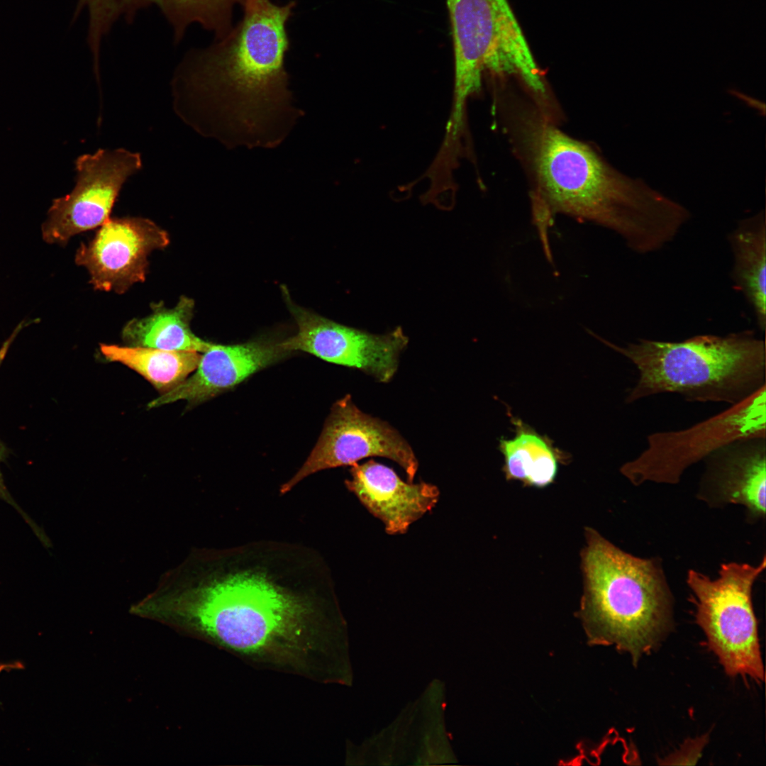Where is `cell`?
I'll return each mask as SVG.
<instances>
[{
	"mask_svg": "<svg viewBox=\"0 0 766 766\" xmlns=\"http://www.w3.org/2000/svg\"><path fill=\"white\" fill-rule=\"evenodd\" d=\"M585 535L579 616L588 641L614 645L636 663L654 647L669 621L664 574L657 561L623 551L592 528Z\"/></svg>",
	"mask_w": 766,
	"mask_h": 766,
	"instance_id": "5",
	"label": "cell"
},
{
	"mask_svg": "<svg viewBox=\"0 0 766 766\" xmlns=\"http://www.w3.org/2000/svg\"><path fill=\"white\" fill-rule=\"evenodd\" d=\"M704 745V738L693 740L692 742L685 744L682 750H679L675 756H672V757L669 758L667 760L696 761L700 755Z\"/></svg>",
	"mask_w": 766,
	"mask_h": 766,
	"instance_id": "22",
	"label": "cell"
},
{
	"mask_svg": "<svg viewBox=\"0 0 766 766\" xmlns=\"http://www.w3.org/2000/svg\"><path fill=\"white\" fill-rule=\"evenodd\" d=\"M4 357L0 355V366L1 361L4 360ZM10 453V450L6 445L0 440V464L4 462L8 457ZM0 499L9 504L23 518L25 522L30 526L35 535L40 540L41 543L45 547L50 545V540L47 536L44 531L40 528L36 523L22 509V508L18 504V503L13 498L10 492H9L3 478L2 473L0 470Z\"/></svg>",
	"mask_w": 766,
	"mask_h": 766,
	"instance_id": "21",
	"label": "cell"
},
{
	"mask_svg": "<svg viewBox=\"0 0 766 766\" xmlns=\"http://www.w3.org/2000/svg\"><path fill=\"white\" fill-rule=\"evenodd\" d=\"M141 167L140 155L124 148L79 156L75 186L52 201L41 227L43 240L64 245L72 236L101 226L110 218L123 184Z\"/></svg>",
	"mask_w": 766,
	"mask_h": 766,
	"instance_id": "9",
	"label": "cell"
},
{
	"mask_svg": "<svg viewBox=\"0 0 766 766\" xmlns=\"http://www.w3.org/2000/svg\"><path fill=\"white\" fill-rule=\"evenodd\" d=\"M765 387L723 411L680 431L649 435L648 446L620 469L635 486L675 484L691 465L737 440L765 438Z\"/></svg>",
	"mask_w": 766,
	"mask_h": 766,
	"instance_id": "8",
	"label": "cell"
},
{
	"mask_svg": "<svg viewBox=\"0 0 766 766\" xmlns=\"http://www.w3.org/2000/svg\"><path fill=\"white\" fill-rule=\"evenodd\" d=\"M287 305L297 325L296 333L281 341L292 353L304 351L327 362L356 368L381 382L395 374L409 338L400 327L374 334L345 326L294 304L283 288Z\"/></svg>",
	"mask_w": 766,
	"mask_h": 766,
	"instance_id": "11",
	"label": "cell"
},
{
	"mask_svg": "<svg viewBox=\"0 0 766 766\" xmlns=\"http://www.w3.org/2000/svg\"><path fill=\"white\" fill-rule=\"evenodd\" d=\"M511 422L515 435L510 439L501 437L499 441L506 479L537 488L550 485L557 476L559 464L566 462L568 455L521 419L511 415Z\"/></svg>",
	"mask_w": 766,
	"mask_h": 766,
	"instance_id": "17",
	"label": "cell"
},
{
	"mask_svg": "<svg viewBox=\"0 0 766 766\" xmlns=\"http://www.w3.org/2000/svg\"><path fill=\"white\" fill-rule=\"evenodd\" d=\"M699 496L712 505L744 506L749 516H765V438L740 440L710 455Z\"/></svg>",
	"mask_w": 766,
	"mask_h": 766,
	"instance_id": "15",
	"label": "cell"
},
{
	"mask_svg": "<svg viewBox=\"0 0 766 766\" xmlns=\"http://www.w3.org/2000/svg\"><path fill=\"white\" fill-rule=\"evenodd\" d=\"M734 263L732 279L755 313L759 328L766 323V227L764 213L740 221L729 237Z\"/></svg>",
	"mask_w": 766,
	"mask_h": 766,
	"instance_id": "19",
	"label": "cell"
},
{
	"mask_svg": "<svg viewBox=\"0 0 766 766\" xmlns=\"http://www.w3.org/2000/svg\"><path fill=\"white\" fill-rule=\"evenodd\" d=\"M201 355L194 374L148 404L149 409L179 400L204 402L238 384L257 371L288 356L281 342L256 340L224 345L213 343Z\"/></svg>",
	"mask_w": 766,
	"mask_h": 766,
	"instance_id": "14",
	"label": "cell"
},
{
	"mask_svg": "<svg viewBox=\"0 0 766 766\" xmlns=\"http://www.w3.org/2000/svg\"><path fill=\"white\" fill-rule=\"evenodd\" d=\"M100 350L111 362L121 363L148 380L161 394L173 389L193 372L201 358L196 351L101 344Z\"/></svg>",
	"mask_w": 766,
	"mask_h": 766,
	"instance_id": "20",
	"label": "cell"
},
{
	"mask_svg": "<svg viewBox=\"0 0 766 766\" xmlns=\"http://www.w3.org/2000/svg\"><path fill=\"white\" fill-rule=\"evenodd\" d=\"M589 333L628 358L638 379L626 402L677 393L699 402L738 403L765 385V345L752 331L681 342L641 339L626 347Z\"/></svg>",
	"mask_w": 766,
	"mask_h": 766,
	"instance_id": "4",
	"label": "cell"
},
{
	"mask_svg": "<svg viewBox=\"0 0 766 766\" xmlns=\"http://www.w3.org/2000/svg\"><path fill=\"white\" fill-rule=\"evenodd\" d=\"M197 631L234 651L267 655L299 647L311 610L260 572H243L149 596L133 608Z\"/></svg>",
	"mask_w": 766,
	"mask_h": 766,
	"instance_id": "3",
	"label": "cell"
},
{
	"mask_svg": "<svg viewBox=\"0 0 766 766\" xmlns=\"http://www.w3.org/2000/svg\"><path fill=\"white\" fill-rule=\"evenodd\" d=\"M169 243L167 233L148 218H109L80 245L75 262L87 270L95 289L123 294L145 279L149 255Z\"/></svg>",
	"mask_w": 766,
	"mask_h": 766,
	"instance_id": "12",
	"label": "cell"
},
{
	"mask_svg": "<svg viewBox=\"0 0 766 766\" xmlns=\"http://www.w3.org/2000/svg\"><path fill=\"white\" fill-rule=\"evenodd\" d=\"M194 301L182 296L172 308L163 302L153 304L152 312L140 318L130 320L122 330L123 341L133 347H148L170 350L204 353L213 344L191 330Z\"/></svg>",
	"mask_w": 766,
	"mask_h": 766,
	"instance_id": "18",
	"label": "cell"
},
{
	"mask_svg": "<svg viewBox=\"0 0 766 766\" xmlns=\"http://www.w3.org/2000/svg\"><path fill=\"white\" fill-rule=\"evenodd\" d=\"M345 481L353 492L388 534H404L411 524L431 511L440 492L433 484L405 482L393 469L374 460L353 464Z\"/></svg>",
	"mask_w": 766,
	"mask_h": 766,
	"instance_id": "16",
	"label": "cell"
},
{
	"mask_svg": "<svg viewBox=\"0 0 766 766\" xmlns=\"http://www.w3.org/2000/svg\"><path fill=\"white\" fill-rule=\"evenodd\" d=\"M454 51V110L460 119L485 72L516 74L536 94L545 86L508 0H446Z\"/></svg>",
	"mask_w": 766,
	"mask_h": 766,
	"instance_id": "6",
	"label": "cell"
},
{
	"mask_svg": "<svg viewBox=\"0 0 766 766\" xmlns=\"http://www.w3.org/2000/svg\"><path fill=\"white\" fill-rule=\"evenodd\" d=\"M372 456L398 463L408 482H413L418 461L409 443L387 422L361 411L346 395L333 404L316 445L297 473L281 487L280 492L285 494L316 472L352 465Z\"/></svg>",
	"mask_w": 766,
	"mask_h": 766,
	"instance_id": "10",
	"label": "cell"
},
{
	"mask_svg": "<svg viewBox=\"0 0 766 766\" xmlns=\"http://www.w3.org/2000/svg\"><path fill=\"white\" fill-rule=\"evenodd\" d=\"M246 0H78L73 23L83 10L88 15L87 42L92 62H100L103 40L121 18L131 22L141 9L156 6L170 24L175 43L179 42L194 23L213 33L216 40L232 29L234 6Z\"/></svg>",
	"mask_w": 766,
	"mask_h": 766,
	"instance_id": "13",
	"label": "cell"
},
{
	"mask_svg": "<svg viewBox=\"0 0 766 766\" xmlns=\"http://www.w3.org/2000/svg\"><path fill=\"white\" fill-rule=\"evenodd\" d=\"M295 6L246 0L226 35L186 53L172 82L182 120L228 148H272L285 139L303 114L292 104L284 66Z\"/></svg>",
	"mask_w": 766,
	"mask_h": 766,
	"instance_id": "1",
	"label": "cell"
},
{
	"mask_svg": "<svg viewBox=\"0 0 766 766\" xmlns=\"http://www.w3.org/2000/svg\"><path fill=\"white\" fill-rule=\"evenodd\" d=\"M520 131L535 181L532 222L549 263V230L557 214L610 229L638 253L662 248L689 219L682 204L621 173L539 115L521 118Z\"/></svg>",
	"mask_w": 766,
	"mask_h": 766,
	"instance_id": "2",
	"label": "cell"
},
{
	"mask_svg": "<svg viewBox=\"0 0 766 766\" xmlns=\"http://www.w3.org/2000/svg\"><path fill=\"white\" fill-rule=\"evenodd\" d=\"M765 567L764 556L756 565L722 564L714 579L694 570L687 577L696 622L726 673L747 675L759 682L765 680V672L752 590Z\"/></svg>",
	"mask_w": 766,
	"mask_h": 766,
	"instance_id": "7",
	"label": "cell"
}]
</instances>
